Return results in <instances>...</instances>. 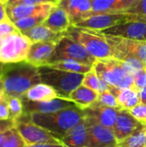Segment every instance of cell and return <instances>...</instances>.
Returning a JSON list of instances; mask_svg holds the SVG:
<instances>
[{
  "label": "cell",
  "instance_id": "cell-1",
  "mask_svg": "<svg viewBox=\"0 0 146 147\" xmlns=\"http://www.w3.org/2000/svg\"><path fill=\"white\" fill-rule=\"evenodd\" d=\"M1 79L5 95L20 99H22L29 89L41 83L39 68L26 60L3 64Z\"/></svg>",
  "mask_w": 146,
  "mask_h": 147
},
{
  "label": "cell",
  "instance_id": "cell-2",
  "mask_svg": "<svg viewBox=\"0 0 146 147\" xmlns=\"http://www.w3.org/2000/svg\"><path fill=\"white\" fill-rule=\"evenodd\" d=\"M31 121L51 133L57 139H61L84 118L83 111L79 107L65 109L50 114H31Z\"/></svg>",
  "mask_w": 146,
  "mask_h": 147
},
{
  "label": "cell",
  "instance_id": "cell-3",
  "mask_svg": "<svg viewBox=\"0 0 146 147\" xmlns=\"http://www.w3.org/2000/svg\"><path fill=\"white\" fill-rule=\"evenodd\" d=\"M93 70L108 85L120 89L133 88V77L139 71L128 63L115 58L96 59L93 65Z\"/></svg>",
  "mask_w": 146,
  "mask_h": 147
},
{
  "label": "cell",
  "instance_id": "cell-4",
  "mask_svg": "<svg viewBox=\"0 0 146 147\" xmlns=\"http://www.w3.org/2000/svg\"><path fill=\"white\" fill-rule=\"evenodd\" d=\"M39 71L41 83L53 88L59 96L65 99H69L71 92L82 85L84 78V74L62 71L48 65L39 67Z\"/></svg>",
  "mask_w": 146,
  "mask_h": 147
},
{
  "label": "cell",
  "instance_id": "cell-5",
  "mask_svg": "<svg viewBox=\"0 0 146 147\" xmlns=\"http://www.w3.org/2000/svg\"><path fill=\"white\" fill-rule=\"evenodd\" d=\"M66 35L71 37L87 52L96 59L114 58L113 49L108 44L104 34L84 28H78L71 25L66 31Z\"/></svg>",
  "mask_w": 146,
  "mask_h": 147
},
{
  "label": "cell",
  "instance_id": "cell-6",
  "mask_svg": "<svg viewBox=\"0 0 146 147\" xmlns=\"http://www.w3.org/2000/svg\"><path fill=\"white\" fill-rule=\"evenodd\" d=\"M61 60H75L93 66L96 59L90 55L82 45L65 34L57 44L48 65Z\"/></svg>",
  "mask_w": 146,
  "mask_h": 147
},
{
  "label": "cell",
  "instance_id": "cell-7",
  "mask_svg": "<svg viewBox=\"0 0 146 147\" xmlns=\"http://www.w3.org/2000/svg\"><path fill=\"white\" fill-rule=\"evenodd\" d=\"M105 37L113 49L115 59L125 62L131 59H138L146 69V40L122 39L110 35Z\"/></svg>",
  "mask_w": 146,
  "mask_h": 147
},
{
  "label": "cell",
  "instance_id": "cell-8",
  "mask_svg": "<svg viewBox=\"0 0 146 147\" xmlns=\"http://www.w3.org/2000/svg\"><path fill=\"white\" fill-rule=\"evenodd\" d=\"M32 42L21 32L3 39L0 47V63L11 64L25 61Z\"/></svg>",
  "mask_w": 146,
  "mask_h": 147
},
{
  "label": "cell",
  "instance_id": "cell-9",
  "mask_svg": "<svg viewBox=\"0 0 146 147\" xmlns=\"http://www.w3.org/2000/svg\"><path fill=\"white\" fill-rule=\"evenodd\" d=\"M15 128L24 140L26 146L39 144H62L51 133L34 124L30 115L25 114L15 123Z\"/></svg>",
  "mask_w": 146,
  "mask_h": 147
},
{
  "label": "cell",
  "instance_id": "cell-10",
  "mask_svg": "<svg viewBox=\"0 0 146 147\" xmlns=\"http://www.w3.org/2000/svg\"><path fill=\"white\" fill-rule=\"evenodd\" d=\"M129 21H137L134 15L128 13H115V14H101L94 15L74 24L78 28H84L95 31H102L113 26L124 23Z\"/></svg>",
  "mask_w": 146,
  "mask_h": 147
},
{
  "label": "cell",
  "instance_id": "cell-11",
  "mask_svg": "<svg viewBox=\"0 0 146 147\" xmlns=\"http://www.w3.org/2000/svg\"><path fill=\"white\" fill-rule=\"evenodd\" d=\"M84 121L88 134L86 147H118L119 141L113 129L85 117Z\"/></svg>",
  "mask_w": 146,
  "mask_h": 147
},
{
  "label": "cell",
  "instance_id": "cell-12",
  "mask_svg": "<svg viewBox=\"0 0 146 147\" xmlns=\"http://www.w3.org/2000/svg\"><path fill=\"white\" fill-rule=\"evenodd\" d=\"M99 32L105 35L122 39L146 40V23L139 21L126 22Z\"/></svg>",
  "mask_w": 146,
  "mask_h": 147
},
{
  "label": "cell",
  "instance_id": "cell-13",
  "mask_svg": "<svg viewBox=\"0 0 146 147\" xmlns=\"http://www.w3.org/2000/svg\"><path fill=\"white\" fill-rule=\"evenodd\" d=\"M120 110L121 109L104 106L98 101L83 109L85 118L111 129L114 127Z\"/></svg>",
  "mask_w": 146,
  "mask_h": 147
},
{
  "label": "cell",
  "instance_id": "cell-14",
  "mask_svg": "<svg viewBox=\"0 0 146 147\" xmlns=\"http://www.w3.org/2000/svg\"><path fill=\"white\" fill-rule=\"evenodd\" d=\"M23 103L24 113L31 114H50L55 113L65 109L78 107L75 102L69 99L58 97L47 102H30L22 100Z\"/></svg>",
  "mask_w": 146,
  "mask_h": 147
},
{
  "label": "cell",
  "instance_id": "cell-15",
  "mask_svg": "<svg viewBox=\"0 0 146 147\" xmlns=\"http://www.w3.org/2000/svg\"><path fill=\"white\" fill-rule=\"evenodd\" d=\"M144 127L145 125L139 122L136 118H134L131 115L129 110L121 109L120 110L113 131L117 140L120 143Z\"/></svg>",
  "mask_w": 146,
  "mask_h": 147
},
{
  "label": "cell",
  "instance_id": "cell-16",
  "mask_svg": "<svg viewBox=\"0 0 146 147\" xmlns=\"http://www.w3.org/2000/svg\"><path fill=\"white\" fill-rule=\"evenodd\" d=\"M57 44L51 41L32 43L26 61L38 68L47 65L54 53Z\"/></svg>",
  "mask_w": 146,
  "mask_h": 147
},
{
  "label": "cell",
  "instance_id": "cell-17",
  "mask_svg": "<svg viewBox=\"0 0 146 147\" xmlns=\"http://www.w3.org/2000/svg\"><path fill=\"white\" fill-rule=\"evenodd\" d=\"M69 16L72 25L90 16L92 0H59L57 4Z\"/></svg>",
  "mask_w": 146,
  "mask_h": 147
},
{
  "label": "cell",
  "instance_id": "cell-18",
  "mask_svg": "<svg viewBox=\"0 0 146 147\" xmlns=\"http://www.w3.org/2000/svg\"><path fill=\"white\" fill-rule=\"evenodd\" d=\"M54 4L41 3V4H14L6 5L8 18L13 22L19 19L25 18L33 15L50 12Z\"/></svg>",
  "mask_w": 146,
  "mask_h": 147
},
{
  "label": "cell",
  "instance_id": "cell-19",
  "mask_svg": "<svg viewBox=\"0 0 146 147\" xmlns=\"http://www.w3.org/2000/svg\"><path fill=\"white\" fill-rule=\"evenodd\" d=\"M135 1L136 0H92L90 16L101 14L126 13Z\"/></svg>",
  "mask_w": 146,
  "mask_h": 147
},
{
  "label": "cell",
  "instance_id": "cell-20",
  "mask_svg": "<svg viewBox=\"0 0 146 147\" xmlns=\"http://www.w3.org/2000/svg\"><path fill=\"white\" fill-rule=\"evenodd\" d=\"M43 25L55 33H66L72 25L68 14L59 6L54 5L51 9Z\"/></svg>",
  "mask_w": 146,
  "mask_h": 147
},
{
  "label": "cell",
  "instance_id": "cell-21",
  "mask_svg": "<svg viewBox=\"0 0 146 147\" xmlns=\"http://www.w3.org/2000/svg\"><path fill=\"white\" fill-rule=\"evenodd\" d=\"M108 90L117 99V102L122 109L130 110L141 103L139 91L134 88L120 89L116 86L108 85Z\"/></svg>",
  "mask_w": 146,
  "mask_h": 147
},
{
  "label": "cell",
  "instance_id": "cell-22",
  "mask_svg": "<svg viewBox=\"0 0 146 147\" xmlns=\"http://www.w3.org/2000/svg\"><path fill=\"white\" fill-rule=\"evenodd\" d=\"M87 134V127L83 118V120L70 130L60 141L65 147H86Z\"/></svg>",
  "mask_w": 146,
  "mask_h": 147
},
{
  "label": "cell",
  "instance_id": "cell-23",
  "mask_svg": "<svg viewBox=\"0 0 146 147\" xmlns=\"http://www.w3.org/2000/svg\"><path fill=\"white\" fill-rule=\"evenodd\" d=\"M22 34L28 37L32 43L40 41H51L59 43V41L66 34V33H55L45 25L40 24L24 32Z\"/></svg>",
  "mask_w": 146,
  "mask_h": 147
},
{
  "label": "cell",
  "instance_id": "cell-24",
  "mask_svg": "<svg viewBox=\"0 0 146 147\" xmlns=\"http://www.w3.org/2000/svg\"><path fill=\"white\" fill-rule=\"evenodd\" d=\"M59 97L58 93L51 86L40 83L28 90L22 100L30 102H47Z\"/></svg>",
  "mask_w": 146,
  "mask_h": 147
},
{
  "label": "cell",
  "instance_id": "cell-25",
  "mask_svg": "<svg viewBox=\"0 0 146 147\" xmlns=\"http://www.w3.org/2000/svg\"><path fill=\"white\" fill-rule=\"evenodd\" d=\"M98 92L82 84L71 92L69 99L75 102L80 109H83L96 102L98 99Z\"/></svg>",
  "mask_w": 146,
  "mask_h": 147
},
{
  "label": "cell",
  "instance_id": "cell-26",
  "mask_svg": "<svg viewBox=\"0 0 146 147\" xmlns=\"http://www.w3.org/2000/svg\"><path fill=\"white\" fill-rule=\"evenodd\" d=\"M48 66L62 71L80 73V74H86L93 69V66L84 65L75 60H61L50 64L48 65Z\"/></svg>",
  "mask_w": 146,
  "mask_h": 147
},
{
  "label": "cell",
  "instance_id": "cell-27",
  "mask_svg": "<svg viewBox=\"0 0 146 147\" xmlns=\"http://www.w3.org/2000/svg\"><path fill=\"white\" fill-rule=\"evenodd\" d=\"M49 13L50 12H44V13L33 15V16H28L25 18L19 19L16 22H15L14 23H15V27L18 28V30L22 34H23L24 32H26L36 26L43 24V22L46 19Z\"/></svg>",
  "mask_w": 146,
  "mask_h": 147
},
{
  "label": "cell",
  "instance_id": "cell-28",
  "mask_svg": "<svg viewBox=\"0 0 146 147\" xmlns=\"http://www.w3.org/2000/svg\"><path fill=\"white\" fill-rule=\"evenodd\" d=\"M82 84L98 93L108 90V84L106 82L102 80L97 76V74L93 69L88 73L84 74V78Z\"/></svg>",
  "mask_w": 146,
  "mask_h": 147
},
{
  "label": "cell",
  "instance_id": "cell-29",
  "mask_svg": "<svg viewBox=\"0 0 146 147\" xmlns=\"http://www.w3.org/2000/svg\"><path fill=\"white\" fill-rule=\"evenodd\" d=\"M146 137V126L139 129L131 136L120 142L118 147H145Z\"/></svg>",
  "mask_w": 146,
  "mask_h": 147
},
{
  "label": "cell",
  "instance_id": "cell-30",
  "mask_svg": "<svg viewBox=\"0 0 146 147\" xmlns=\"http://www.w3.org/2000/svg\"><path fill=\"white\" fill-rule=\"evenodd\" d=\"M7 102L9 110V117L10 120L16 121L21 119V117L24 115L23 103L22 99L17 97H9L7 96Z\"/></svg>",
  "mask_w": 146,
  "mask_h": 147
},
{
  "label": "cell",
  "instance_id": "cell-31",
  "mask_svg": "<svg viewBox=\"0 0 146 147\" xmlns=\"http://www.w3.org/2000/svg\"><path fill=\"white\" fill-rule=\"evenodd\" d=\"M126 13L134 15L137 21L146 23V0H136Z\"/></svg>",
  "mask_w": 146,
  "mask_h": 147
},
{
  "label": "cell",
  "instance_id": "cell-32",
  "mask_svg": "<svg viewBox=\"0 0 146 147\" xmlns=\"http://www.w3.org/2000/svg\"><path fill=\"white\" fill-rule=\"evenodd\" d=\"M97 101L104 106L117 109H122V108L118 103L117 99L108 90L102 91V92L99 93V96H98Z\"/></svg>",
  "mask_w": 146,
  "mask_h": 147
},
{
  "label": "cell",
  "instance_id": "cell-33",
  "mask_svg": "<svg viewBox=\"0 0 146 147\" xmlns=\"http://www.w3.org/2000/svg\"><path fill=\"white\" fill-rule=\"evenodd\" d=\"M26 144L15 127L11 129L10 134L2 147H25Z\"/></svg>",
  "mask_w": 146,
  "mask_h": 147
},
{
  "label": "cell",
  "instance_id": "cell-34",
  "mask_svg": "<svg viewBox=\"0 0 146 147\" xmlns=\"http://www.w3.org/2000/svg\"><path fill=\"white\" fill-rule=\"evenodd\" d=\"M20 32L18 28L15 27V23L10 21L9 18L0 22V37L6 38L13 34Z\"/></svg>",
  "mask_w": 146,
  "mask_h": 147
},
{
  "label": "cell",
  "instance_id": "cell-35",
  "mask_svg": "<svg viewBox=\"0 0 146 147\" xmlns=\"http://www.w3.org/2000/svg\"><path fill=\"white\" fill-rule=\"evenodd\" d=\"M129 112L139 122H141L144 125H146V104L139 103L136 107L130 109Z\"/></svg>",
  "mask_w": 146,
  "mask_h": 147
},
{
  "label": "cell",
  "instance_id": "cell-36",
  "mask_svg": "<svg viewBox=\"0 0 146 147\" xmlns=\"http://www.w3.org/2000/svg\"><path fill=\"white\" fill-rule=\"evenodd\" d=\"M146 87V69L138 71L133 77V87L138 91Z\"/></svg>",
  "mask_w": 146,
  "mask_h": 147
},
{
  "label": "cell",
  "instance_id": "cell-37",
  "mask_svg": "<svg viewBox=\"0 0 146 147\" xmlns=\"http://www.w3.org/2000/svg\"><path fill=\"white\" fill-rule=\"evenodd\" d=\"M59 0H10L6 5L14 4H41V3H52L57 5Z\"/></svg>",
  "mask_w": 146,
  "mask_h": 147
},
{
  "label": "cell",
  "instance_id": "cell-38",
  "mask_svg": "<svg viewBox=\"0 0 146 147\" xmlns=\"http://www.w3.org/2000/svg\"><path fill=\"white\" fill-rule=\"evenodd\" d=\"M9 110L7 102V99L0 103V121L9 120Z\"/></svg>",
  "mask_w": 146,
  "mask_h": 147
},
{
  "label": "cell",
  "instance_id": "cell-39",
  "mask_svg": "<svg viewBox=\"0 0 146 147\" xmlns=\"http://www.w3.org/2000/svg\"><path fill=\"white\" fill-rule=\"evenodd\" d=\"M14 127H15V122L14 121L10 119L5 121H0V133L10 130Z\"/></svg>",
  "mask_w": 146,
  "mask_h": 147
},
{
  "label": "cell",
  "instance_id": "cell-40",
  "mask_svg": "<svg viewBox=\"0 0 146 147\" xmlns=\"http://www.w3.org/2000/svg\"><path fill=\"white\" fill-rule=\"evenodd\" d=\"M8 19L7 10H6V4L0 2V22Z\"/></svg>",
  "mask_w": 146,
  "mask_h": 147
},
{
  "label": "cell",
  "instance_id": "cell-41",
  "mask_svg": "<svg viewBox=\"0 0 146 147\" xmlns=\"http://www.w3.org/2000/svg\"><path fill=\"white\" fill-rule=\"evenodd\" d=\"M10 132H11V129L10 130H8V131H5V132L0 133V147L3 146V145L4 144V142L8 139L9 135L10 134Z\"/></svg>",
  "mask_w": 146,
  "mask_h": 147
},
{
  "label": "cell",
  "instance_id": "cell-42",
  "mask_svg": "<svg viewBox=\"0 0 146 147\" xmlns=\"http://www.w3.org/2000/svg\"><path fill=\"white\" fill-rule=\"evenodd\" d=\"M25 147H65L62 144H39V145H31L26 146Z\"/></svg>",
  "mask_w": 146,
  "mask_h": 147
},
{
  "label": "cell",
  "instance_id": "cell-43",
  "mask_svg": "<svg viewBox=\"0 0 146 147\" xmlns=\"http://www.w3.org/2000/svg\"><path fill=\"white\" fill-rule=\"evenodd\" d=\"M139 97H140V102L141 103L146 104V87L141 89L140 90H139Z\"/></svg>",
  "mask_w": 146,
  "mask_h": 147
},
{
  "label": "cell",
  "instance_id": "cell-44",
  "mask_svg": "<svg viewBox=\"0 0 146 147\" xmlns=\"http://www.w3.org/2000/svg\"><path fill=\"white\" fill-rule=\"evenodd\" d=\"M6 99H7V96L5 95L4 91L3 90L0 91V103L3 102V101H5Z\"/></svg>",
  "mask_w": 146,
  "mask_h": 147
},
{
  "label": "cell",
  "instance_id": "cell-45",
  "mask_svg": "<svg viewBox=\"0 0 146 147\" xmlns=\"http://www.w3.org/2000/svg\"><path fill=\"white\" fill-rule=\"evenodd\" d=\"M9 1H10V0H0V2L3 3H4V4H7Z\"/></svg>",
  "mask_w": 146,
  "mask_h": 147
},
{
  "label": "cell",
  "instance_id": "cell-46",
  "mask_svg": "<svg viewBox=\"0 0 146 147\" xmlns=\"http://www.w3.org/2000/svg\"><path fill=\"white\" fill-rule=\"evenodd\" d=\"M2 68H3V64L0 63V76H1V72H2Z\"/></svg>",
  "mask_w": 146,
  "mask_h": 147
},
{
  "label": "cell",
  "instance_id": "cell-47",
  "mask_svg": "<svg viewBox=\"0 0 146 147\" xmlns=\"http://www.w3.org/2000/svg\"><path fill=\"white\" fill-rule=\"evenodd\" d=\"M3 38L0 37V47H1V45H2V43H3Z\"/></svg>",
  "mask_w": 146,
  "mask_h": 147
},
{
  "label": "cell",
  "instance_id": "cell-48",
  "mask_svg": "<svg viewBox=\"0 0 146 147\" xmlns=\"http://www.w3.org/2000/svg\"><path fill=\"white\" fill-rule=\"evenodd\" d=\"M145 147H146V137H145Z\"/></svg>",
  "mask_w": 146,
  "mask_h": 147
}]
</instances>
